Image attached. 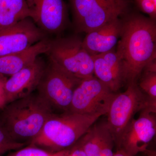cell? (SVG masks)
Returning a JSON list of instances; mask_svg holds the SVG:
<instances>
[{
	"label": "cell",
	"instance_id": "cell-1",
	"mask_svg": "<svg viewBox=\"0 0 156 156\" xmlns=\"http://www.w3.org/2000/svg\"><path fill=\"white\" fill-rule=\"evenodd\" d=\"M116 52L122 64L125 85L137 83L144 66L156 59V20L136 12L122 17Z\"/></svg>",
	"mask_w": 156,
	"mask_h": 156
},
{
	"label": "cell",
	"instance_id": "cell-2",
	"mask_svg": "<svg viewBox=\"0 0 156 156\" xmlns=\"http://www.w3.org/2000/svg\"><path fill=\"white\" fill-rule=\"evenodd\" d=\"M2 110L0 125L14 141L27 145L54 113L38 92L12 101Z\"/></svg>",
	"mask_w": 156,
	"mask_h": 156
},
{
	"label": "cell",
	"instance_id": "cell-3",
	"mask_svg": "<svg viewBox=\"0 0 156 156\" xmlns=\"http://www.w3.org/2000/svg\"><path fill=\"white\" fill-rule=\"evenodd\" d=\"M67 112L52 114L29 145L57 152L71 147L101 117Z\"/></svg>",
	"mask_w": 156,
	"mask_h": 156
},
{
	"label": "cell",
	"instance_id": "cell-4",
	"mask_svg": "<svg viewBox=\"0 0 156 156\" xmlns=\"http://www.w3.org/2000/svg\"><path fill=\"white\" fill-rule=\"evenodd\" d=\"M78 33H88L130 11L131 0H68Z\"/></svg>",
	"mask_w": 156,
	"mask_h": 156
},
{
	"label": "cell",
	"instance_id": "cell-5",
	"mask_svg": "<svg viewBox=\"0 0 156 156\" xmlns=\"http://www.w3.org/2000/svg\"><path fill=\"white\" fill-rule=\"evenodd\" d=\"M125 92L117 93L107 114L109 129L115 146L126 126L134 115L144 109L156 113V102L150 100L140 89L137 83L127 85Z\"/></svg>",
	"mask_w": 156,
	"mask_h": 156
},
{
	"label": "cell",
	"instance_id": "cell-6",
	"mask_svg": "<svg viewBox=\"0 0 156 156\" xmlns=\"http://www.w3.org/2000/svg\"><path fill=\"white\" fill-rule=\"evenodd\" d=\"M47 54L50 60L76 78L84 80L94 76L93 58L84 49L83 40L78 37L51 41Z\"/></svg>",
	"mask_w": 156,
	"mask_h": 156
},
{
	"label": "cell",
	"instance_id": "cell-7",
	"mask_svg": "<svg viewBox=\"0 0 156 156\" xmlns=\"http://www.w3.org/2000/svg\"><path fill=\"white\" fill-rule=\"evenodd\" d=\"M82 80L70 74L50 59L37 88V92L53 111L69 112L74 91Z\"/></svg>",
	"mask_w": 156,
	"mask_h": 156
},
{
	"label": "cell",
	"instance_id": "cell-8",
	"mask_svg": "<svg viewBox=\"0 0 156 156\" xmlns=\"http://www.w3.org/2000/svg\"><path fill=\"white\" fill-rule=\"evenodd\" d=\"M117 93L95 76L84 79L74 91L69 112L83 115H106Z\"/></svg>",
	"mask_w": 156,
	"mask_h": 156
},
{
	"label": "cell",
	"instance_id": "cell-9",
	"mask_svg": "<svg viewBox=\"0 0 156 156\" xmlns=\"http://www.w3.org/2000/svg\"><path fill=\"white\" fill-rule=\"evenodd\" d=\"M156 134V114L143 110L138 119H132L126 126L115 146L117 150L135 156L147 149Z\"/></svg>",
	"mask_w": 156,
	"mask_h": 156
},
{
	"label": "cell",
	"instance_id": "cell-10",
	"mask_svg": "<svg viewBox=\"0 0 156 156\" xmlns=\"http://www.w3.org/2000/svg\"><path fill=\"white\" fill-rule=\"evenodd\" d=\"M31 19L45 34H57L67 25L68 12L64 0H26Z\"/></svg>",
	"mask_w": 156,
	"mask_h": 156
},
{
	"label": "cell",
	"instance_id": "cell-11",
	"mask_svg": "<svg viewBox=\"0 0 156 156\" xmlns=\"http://www.w3.org/2000/svg\"><path fill=\"white\" fill-rule=\"evenodd\" d=\"M46 38V34L30 18L0 30V56L25 50Z\"/></svg>",
	"mask_w": 156,
	"mask_h": 156
},
{
	"label": "cell",
	"instance_id": "cell-12",
	"mask_svg": "<svg viewBox=\"0 0 156 156\" xmlns=\"http://www.w3.org/2000/svg\"><path fill=\"white\" fill-rule=\"evenodd\" d=\"M46 67L43 59L38 57L7 79L5 89L7 104L33 93L38 87Z\"/></svg>",
	"mask_w": 156,
	"mask_h": 156
},
{
	"label": "cell",
	"instance_id": "cell-13",
	"mask_svg": "<svg viewBox=\"0 0 156 156\" xmlns=\"http://www.w3.org/2000/svg\"><path fill=\"white\" fill-rule=\"evenodd\" d=\"M122 27L121 17L89 32L83 40L84 49L91 56L115 49L120 38Z\"/></svg>",
	"mask_w": 156,
	"mask_h": 156
},
{
	"label": "cell",
	"instance_id": "cell-14",
	"mask_svg": "<svg viewBox=\"0 0 156 156\" xmlns=\"http://www.w3.org/2000/svg\"><path fill=\"white\" fill-rule=\"evenodd\" d=\"M94 62V75L113 92L125 85L122 64L115 49L92 56Z\"/></svg>",
	"mask_w": 156,
	"mask_h": 156
},
{
	"label": "cell",
	"instance_id": "cell-15",
	"mask_svg": "<svg viewBox=\"0 0 156 156\" xmlns=\"http://www.w3.org/2000/svg\"><path fill=\"white\" fill-rule=\"evenodd\" d=\"M50 42L46 37L25 50L0 56V74L11 76L31 64L39 55L48 53Z\"/></svg>",
	"mask_w": 156,
	"mask_h": 156
},
{
	"label": "cell",
	"instance_id": "cell-16",
	"mask_svg": "<svg viewBox=\"0 0 156 156\" xmlns=\"http://www.w3.org/2000/svg\"><path fill=\"white\" fill-rule=\"evenodd\" d=\"M76 143L88 156H98L105 148L115 144L106 121H96Z\"/></svg>",
	"mask_w": 156,
	"mask_h": 156
},
{
	"label": "cell",
	"instance_id": "cell-17",
	"mask_svg": "<svg viewBox=\"0 0 156 156\" xmlns=\"http://www.w3.org/2000/svg\"><path fill=\"white\" fill-rule=\"evenodd\" d=\"M30 18L26 0H0V30Z\"/></svg>",
	"mask_w": 156,
	"mask_h": 156
},
{
	"label": "cell",
	"instance_id": "cell-18",
	"mask_svg": "<svg viewBox=\"0 0 156 156\" xmlns=\"http://www.w3.org/2000/svg\"><path fill=\"white\" fill-rule=\"evenodd\" d=\"M137 84L140 91L150 100L156 102V59L144 66Z\"/></svg>",
	"mask_w": 156,
	"mask_h": 156
},
{
	"label": "cell",
	"instance_id": "cell-19",
	"mask_svg": "<svg viewBox=\"0 0 156 156\" xmlns=\"http://www.w3.org/2000/svg\"><path fill=\"white\" fill-rule=\"evenodd\" d=\"M67 150L57 152H51L41 148L28 145L6 156H66Z\"/></svg>",
	"mask_w": 156,
	"mask_h": 156
},
{
	"label": "cell",
	"instance_id": "cell-20",
	"mask_svg": "<svg viewBox=\"0 0 156 156\" xmlns=\"http://www.w3.org/2000/svg\"><path fill=\"white\" fill-rule=\"evenodd\" d=\"M27 144L20 143L13 140L0 125V156L11 151H16Z\"/></svg>",
	"mask_w": 156,
	"mask_h": 156
},
{
	"label": "cell",
	"instance_id": "cell-21",
	"mask_svg": "<svg viewBox=\"0 0 156 156\" xmlns=\"http://www.w3.org/2000/svg\"><path fill=\"white\" fill-rule=\"evenodd\" d=\"M134 2L140 11L156 20V0H134Z\"/></svg>",
	"mask_w": 156,
	"mask_h": 156
},
{
	"label": "cell",
	"instance_id": "cell-22",
	"mask_svg": "<svg viewBox=\"0 0 156 156\" xmlns=\"http://www.w3.org/2000/svg\"><path fill=\"white\" fill-rule=\"evenodd\" d=\"M7 78L0 74V109H3L7 105L5 85Z\"/></svg>",
	"mask_w": 156,
	"mask_h": 156
},
{
	"label": "cell",
	"instance_id": "cell-23",
	"mask_svg": "<svg viewBox=\"0 0 156 156\" xmlns=\"http://www.w3.org/2000/svg\"><path fill=\"white\" fill-rule=\"evenodd\" d=\"M66 156H88L78 144L76 143L67 150Z\"/></svg>",
	"mask_w": 156,
	"mask_h": 156
},
{
	"label": "cell",
	"instance_id": "cell-24",
	"mask_svg": "<svg viewBox=\"0 0 156 156\" xmlns=\"http://www.w3.org/2000/svg\"><path fill=\"white\" fill-rule=\"evenodd\" d=\"M113 156H131L126 153L122 150H117L116 152L114 153Z\"/></svg>",
	"mask_w": 156,
	"mask_h": 156
},
{
	"label": "cell",
	"instance_id": "cell-25",
	"mask_svg": "<svg viewBox=\"0 0 156 156\" xmlns=\"http://www.w3.org/2000/svg\"><path fill=\"white\" fill-rule=\"evenodd\" d=\"M144 153L146 154L147 156H156L155 151L150 150L147 149L144 152Z\"/></svg>",
	"mask_w": 156,
	"mask_h": 156
}]
</instances>
